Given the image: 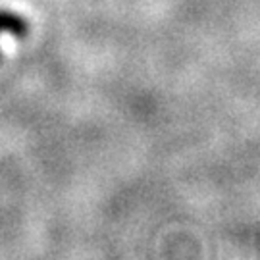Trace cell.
Segmentation results:
<instances>
[{"mask_svg":"<svg viewBox=\"0 0 260 260\" xmlns=\"http://www.w3.org/2000/svg\"><path fill=\"white\" fill-rule=\"evenodd\" d=\"M27 21L19 14L12 12L8 8H0V37L4 33L14 35V37H23L27 33Z\"/></svg>","mask_w":260,"mask_h":260,"instance_id":"obj_1","label":"cell"}]
</instances>
